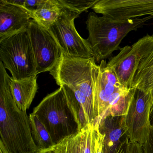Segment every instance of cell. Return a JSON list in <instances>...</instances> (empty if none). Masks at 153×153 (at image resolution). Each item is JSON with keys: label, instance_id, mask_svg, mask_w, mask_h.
Segmentation results:
<instances>
[{"label": "cell", "instance_id": "6da1fadb", "mask_svg": "<svg viewBox=\"0 0 153 153\" xmlns=\"http://www.w3.org/2000/svg\"><path fill=\"white\" fill-rule=\"evenodd\" d=\"M98 72L99 66L94 57L76 59L62 53L56 66L50 71L66 95L73 97L81 104L90 124H94L96 119L94 95Z\"/></svg>", "mask_w": 153, "mask_h": 153}, {"label": "cell", "instance_id": "7a4b0ae2", "mask_svg": "<svg viewBox=\"0 0 153 153\" xmlns=\"http://www.w3.org/2000/svg\"><path fill=\"white\" fill-rule=\"evenodd\" d=\"M11 77L0 62V135L1 140L12 153H36L26 111L17 106L11 94Z\"/></svg>", "mask_w": 153, "mask_h": 153}, {"label": "cell", "instance_id": "3957f363", "mask_svg": "<svg viewBox=\"0 0 153 153\" xmlns=\"http://www.w3.org/2000/svg\"><path fill=\"white\" fill-rule=\"evenodd\" d=\"M148 16L135 19L120 20L96 13L88 14L86 21L88 36L87 39L96 62L105 60L117 50L123 38L131 31H136L153 19Z\"/></svg>", "mask_w": 153, "mask_h": 153}, {"label": "cell", "instance_id": "277c9868", "mask_svg": "<svg viewBox=\"0 0 153 153\" xmlns=\"http://www.w3.org/2000/svg\"><path fill=\"white\" fill-rule=\"evenodd\" d=\"M94 95V123L107 116L125 115L128 111L135 88L123 86L105 60L100 62Z\"/></svg>", "mask_w": 153, "mask_h": 153}, {"label": "cell", "instance_id": "5b68a950", "mask_svg": "<svg viewBox=\"0 0 153 153\" xmlns=\"http://www.w3.org/2000/svg\"><path fill=\"white\" fill-rule=\"evenodd\" d=\"M55 145L80 131L62 87L45 97L34 109Z\"/></svg>", "mask_w": 153, "mask_h": 153}, {"label": "cell", "instance_id": "8992f818", "mask_svg": "<svg viewBox=\"0 0 153 153\" xmlns=\"http://www.w3.org/2000/svg\"><path fill=\"white\" fill-rule=\"evenodd\" d=\"M0 59L15 80L37 76L27 28L0 42Z\"/></svg>", "mask_w": 153, "mask_h": 153}, {"label": "cell", "instance_id": "52a82bcc", "mask_svg": "<svg viewBox=\"0 0 153 153\" xmlns=\"http://www.w3.org/2000/svg\"><path fill=\"white\" fill-rule=\"evenodd\" d=\"M79 16L69 10L63 9L60 16L48 31L62 54L76 59H91L94 55L87 40L79 35L75 27L74 20Z\"/></svg>", "mask_w": 153, "mask_h": 153}, {"label": "cell", "instance_id": "ba28073f", "mask_svg": "<svg viewBox=\"0 0 153 153\" xmlns=\"http://www.w3.org/2000/svg\"><path fill=\"white\" fill-rule=\"evenodd\" d=\"M153 48V34H147L131 46L121 48L117 55L110 59L107 66L123 86L131 88L134 76L141 60Z\"/></svg>", "mask_w": 153, "mask_h": 153}, {"label": "cell", "instance_id": "9c48e42d", "mask_svg": "<svg viewBox=\"0 0 153 153\" xmlns=\"http://www.w3.org/2000/svg\"><path fill=\"white\" fill-rule=\"evenodd\" d=\"M36 65V75L49 71L56 66L62 53L48 30L31 19L27 27Z\"/></svg>", "mask_w": 153, "mask_h": 153}, {"label": "cell", "instance_id": "30bf717a", "mask_svg": "<svg viewBox=\"0 0 153 153\" xmlns=\"http://www.w3.org/2000/svg\"><path fill=\"white\" fill-rule=\"evenodd\" d=\"M152 94L136 89L126 114L125 124L129 141L143 145L151 128Z\"/></svg>", "mask_w": 153, "mask_h": 153}, {"label": "cell", "instance_id": "8fae6325", "mask_svg": "<svg viewBox=\"0 0 153 153\" xmlns=\"http://www.w3.org/2000/svg\"><path fill=\"white\" fill-rule=\"evenodd\" d=\"M95 13L120 20L153 16V0H98Z\"/></svg>", "mask_w": 153, "mask_h": 153}, {"label": "cell", "instance_id": "7c38bea8", "mask_svg": "<svg viewBox=\"0 0 153 153\" xmlns=\"http://www.w3.org/2000/svg\"><path fill=\"white\" fill-rule=\"evenodd\" d=\"M31 19V11L7 0H0V42L27 28Z\"/></svg>", "mask_w": 153, "mask_h": 153}, {"label": "cell", "instance_id": "4fadbf2b", "mask_svg": "<svg viewBox=\"0 0 153 153\" xmlns=\"http://www.w3.org/2000/svg\"><path fill=\"white\" fill-rule=\"evenodd\" d=\"M98 129L104 136L105 153H116L120 146L129 140L125 124L124 115L109 116L101 120Z\"/></svg>", "mask_w": 153, "mask_h": 153}, {"label": "cell", "instance_id": "5bb4252c", "mask_svg": "<svg viewBox=\"0 0 153 153\" xmlns=\"http://www.w3.org/2000/svg\"><path fill=\"white\" fill-rule=\"evenodd\" d=\"M37 76L21 80L11 77L10 88L17 106L21 111H26L30 107L38 90Z\"/></svg>", "mask_w": 153, "mask_h": 153}, {"label": "cell", "instance_id": "9a60e30c", "mask_svg": "<svg viewBox=\"0 0 153 153\" xmlns=\"http://www.w3.org/2000/svg\"><path fill=\"white\" fill-rule=\"evenodd\" d=\"M131 88L139 89L152 94L153 105V48L140 62L134 76Z\"/></svg>", "mask_w": 153, "mask_h": 153}, {"label": "cell", "instance_id": "2e32d148", "mask_svg": "<svg viewBox=\"0 0 153 153\" xmlns=\"http://www.w3.org/2000/svg\"><path fill=\"white\" fill-rule=\"evenodd\" d=\"M63 9L58 0H42L32 11L33 19L47 30L57 21Z\"/></svg>", "mask_w": 153, "mask_h": 153}, {"label": "cell", "instance_id": "e0dca14e", "mask_svg": "<svg viewBox=\"0 0 153 153\" xmlns=\"http://www.w3.org/2000/svg\"><path fill=\"white\" fill-rule=\"evenodd\" d=\"M88 126L77 134L62 140L49 149L54 153H84Z\"/></svg>", "mask_w": 153, "mask_h": 153}, {"label": "cell", "instance_id": "ac0fdd59", "mask_svg": "<svg viewBox=\"0 0 153 153\" xmlns=\"http://www.w3.org/2000/svg\"><path fill=\"white\" fill-rule=\"evenodd\" d=\"M33 139L39 150L49 149L55 144L47 130L39 118L33 113L29 115Z\"/></svg>", "mask_w": 153, "mask_h": 153}, {"label": "cell", "instance_id": "d6986e66", "mask_svg": "<svg viewBox=\"0 0 153 153\" xmlns=\"http://www.w3.org/2000/svg\"><path fill=\"white\" fill-rule=\"evenodd\" d=\"M98 1V0H58L62 9L69 10L79 15L82 12L87 11L90 8L93 7Z\"/></svg>", "mask_w": 153, "mask_h": 153}, {"label": "cell", "instance_id": "ffe728a7", "mask_svg": "<svg viewBox=\"0 0 153 153\" xmlns=\"http://www.w3.org/2000/svg\"><path fill=\"white\" fill-rule=\"evenodd\" d=\"M95 141V128L94 124H89L87 129L84 153H94Z\"/></svg>", "mask_w": 153, "mask_h": 153}, {"label": "cell", "instance_id": "44dd1931", "mask_svg": "<svg viewBox=\"0 0 153 153\" xmlns=\"http://www.w3.org/2000/svg\"><path fill=\"white\" fill-rule=\"evenodd\" d=\"M94 125L95 128V141L94 153H105L104 150V136L99 131L98 123H96Z\"/></svg>", "mask_w": 153, "mask_h": 153}, {"label": "cell", "instance_id": "7402d4cb", "mask_svg": "<svg viewBox=\"0 0 153 153\" xmlns=\"http://www.w3.org/2000/svg\"><path fill=\"white\" fill-rule=\"evenodd\" d=\"M142 146L144 153H153V127L150 128L146 139Z\"/></svg>", "mask_w": 153, "mask_h": 153}, {"label": "cell", "instance_id": "603a6c76", "mask_svg": "<svg viewBox=\"0 0 153 153\" xmlns=\"http://www.w3.org/2000/svg\"><path fill=\"white\" fill-rule=\"evenodd\" d=\"M126 153H144L142 145L137 142L129 141Z\"/></svg>", "mask_w": 153, "mask_h": 153}, {"label": "cell", "instance_id": "cb8c5ba5", "mask_svg": "<svg viewBox=\"0 0 153 153\" xmlns=\"http://www.w3.org/2000/svg\"><path fill=\"white\" fill-rule=\"evenodd\" d=\"M129 141V140H128L123 143L118 149L116 153H126L127 146H128Z\"/></svg>", "mask_w": 153, "mask_h": 153}, {"label": "cell", "instance_id": "d4e9b609", "mask_svg": "<svg viewBox=\"0 0 153 153\" xmlns=\"http://www.w3.org/2000/svg\"><path fill=\"white\" fill-rule=\"evenodd\" d=\"M0 153H12L9 151L5 144L0 140Z\"/></svg>", "mask_w": 153, "mask_h": 153}, {"label": "cell", "instance_id": "484cf974", "mask_svg": "<svg viewBox=\"0 0 153 153\" xmlns=\"http://www.w3.org/2000/svg\"><path fill=\"white\" fill-rule=\"evenodd\" d=\"M150 123L151 127H153V105H152L150 110Z\"/></svg>", "mask_w": 153, "mask_h": 153}, {"label": "cell", "instance_id": "4316f807", "mask_svg": "<svg viewBox=\"0 0 153 153\" xmlns=\"http://www.w3.org/2000/svg\"><path fill=\"white\" fill-rule=\"evenodd\" d=\"M36 153H54L53 151L49 149L45 150H39Z\"/></svg>", "mask_w": 153, "mask_h": 153}]
</instances>
